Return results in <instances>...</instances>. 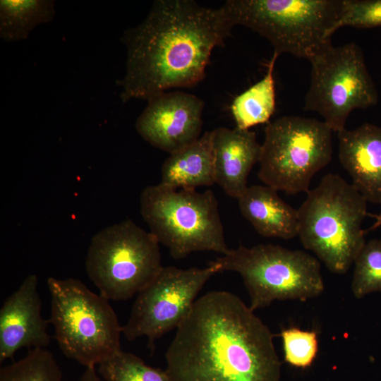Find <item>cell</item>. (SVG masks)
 Returning <instances> with one entry per match:
<instances>
[{
	"instance_id": "cell-1",
	"label": "cell",
	"mask_w": 381,
	"mask_h": 381,
	"mask_svg": "<svg viewBox=\"0 0 381 381\" xmlns=\"http://www.w3.org/2000/svg\"><path fill=\"white\" fill-rule=\"evenodd\" d=\"M273 337L236 295L210 291L176 328L165 371L173 381H279Z\"/></svg>"
},
{
	"instance_id": "cell-2",
	"label": "cell",
	"mask_w": 381,
	"mask_h": 381,
	"mask_svg": "<svg viewBox=\"0 0 381 381\" xmlns=\"http://www.w3.org/2000/svg\"><path fill=\"white\" fill-rule=\"evenodd\" d=\"M233 25L223 6L191 0L155 1L145 19L121 37L126 71L121 99H148L171 88L195 85L205 75L214 47Z\"/></svg>"
},
{
	"instance_id": "cell-3",
	"label": "cell",
	"mask_w": 381,
	"mask_h": 381,
	"mask_svg": "<svg viewBox=\"0 0 381 381\" xmlns=\"http://www.w3.org/2000/svg\"><path fill=\"white\" fill-rule=\"evenodd\" d=\"M367 202L341 176L328 174L298 208V236L330 272L346 273L366 242Z\"/></svg>"
},
{
	"instance_id": "cell-4",
	"label": "cell",
	"mask_w": 381,
	"mask_h": 381,
	"mask_svg": "<svg viewBox=\"0 0 381 381\" xmlns=\"http://www.w3.org/2000/svg\"><path fill=\"white\" fill-rule=\"evenodd\" d=\"M344 0H228L222 6L232 24L267 38L279 56L309 61L332 44L331 30Z\"/></svg>"
},
{
	"instance_id": "cell-5",
	"label": "cell",
	"mask_w": 381,
	"mask_h": 381,
	"mask_svg": "<svg viewBox=\"0 0 381 381\" xmlns=\"http://www.w3.org/2000/svg\"><path fill=\"white\" fill-rule=\"evenodd\" d=\"M140 212L150 231L179 260L200 251L226 255L218 202L211 190L176 189L162 183L145 188Z\"/></svg>"
},
{
	"instance_id": "cell-6",
	"label": "cell",
	"mask_w": 381,
	"mask_h": 381,
	"mask_svg": "<svg viewBox=\"0 0 381 381\" xmlns=\"http://www.w3.org/2000/svg\"><path fill=\"white\" fill-rule=\"evenodd\" d=\"M49 322L62 353L85 368H95L121 349L123 333L109 300L73 278L49 277Z\"/></svg>"
},
{
	"instance_id": "cell-7",
	"label": "cell",
	"mask_w": 381,
	"mask_h": 381,
	"mask_svg": "<svg viewBox=\"0 0 381 381\" xmlns=\"http://www.w3.org/2000/svg\"><path fill=\"white\" fill-rule=\"evenodd\" d=\"M214 262L220 272L240 274L253 311L274 301H304L318 296L325 289L320 260L301 250L274 244L239 246Z\"/></svg>"
},
{
	"instance_id": "cell-8",
	"label": "cell",
	"mask_w": 381,
	"mask_h": 381,
	"mask_svg": "<svg viewBox=\"0 0 381 381\" xmlns=\"http://www.w3.org/2000/svg\"><path fill=\"white\" fill-rule=\"evenodd\" d=\"M332 131L323 121L284 116L269 122L261 144L258 177L276 190L308 193L314 175L331 161Z\"/></svg>"
},
{
	"instance_id": "cell-9",
	"label": "cell",
	"mask_w": 381,
	"mask_h": 381,
	"mask_svg": "<svg viewBox=\"0 0 381 381\" xmlns=\"http://www.w3.org/2000/svg\"><path fill=\"white\" fill-rule=\"evenodd\" d=\"M159 243L150 232L126 219L92 238L87 275L107 300L125 301L145 288L162 268Z\"/></svg>"
},
{
	"instance_id": "cell-10",
	"label": "cell",
	"mask_w": 381,
	"mask_h": 381,
	"mask_svg": "<svg viewBox=\"0 0 381 381\" xmlns=\"http://www.w3.org/2000/svg\"><path fill=\"white\" fill-rule=\"evenodd\" d=\"M311 71L304 109L318 112L332 131L339 132L351 112L378 102V92L363 53L354 42L332 43L310 61Z\"/></svg>"
},
{
	"instance_id": "cell-11",
	"label": "cell",
	"mask_w": 381,
	"mask_h": 381,
	"mask_svg": "<svg viewBox=\"0 0 381 381\" xmlns=\"http://www.w3.org/2000/svg\"><path fill=\"white\" fill-rule=\"evenodd\" d=\"M219 266L214 261L204 268L162 267L140 292L123 327L129 341L145 337L152 350L156 339L176 329L190 312L196 297Z\"/></svg>"
},
{
	"instance_id": "cell-12",
	"label": "cell",
	"mask_w": 381,
	"mask_h": 381,
	"mask_svg": "<svg viewBox=\"0 0 381 381\" xmlns=\"http://www.w3.org/2000/svg\"><path fill=\"white\" fill-rule=\"evenodd\" d=\"M203 108L202 100L195 95L167 91L147 99L135 129L150 145L170 155L200 137Z\"/></svg>"
},
{
	"instance_id": "cell-13",
	"label": "cell",
	"mask_w": 381,
	"mask_h": 381,
	"mask_svg": "<svg viewBox=\"0 0 381 381\" xmlns=\"http://www.w3.org/2000/svg\"><path fill=\"white\" fill-rule=\"evenodd\" d=\"M37 284V277L28 275L0 309L1 363L19 349H45L50 343L49 321L41 314Z\"/></svg>"
},
{
	"instance_id": "cell-14",
	"label": "cell",
	"mask_w": 381,
	"mask_h": 381,
	"mask_svg": "<svg viewBox=\"0 0 381 381\" xmlns=\"http://www.w3.org/2000/svg\"><path fill=\"white\" fill-rule=\"evenodd\" d=\"M337 135L339 159L352 186L367 202L381 206V127L365 123Z\"/></svg>"
},
{
	"instance_id": "cell-15",
	"label": "cell",
	"mask_w": 381,
	"mask_h": 381,
	"mask_svg": "<svg viewBox=\"0 0 381 381\" xmlns=\"http://www.w3.org/2000/svg\"><path fill=\"white\" fill-rule=\"evenodd\" d=\"M211 133L215 183L238 199L248 187V177L259 162L261 145L250 130L219 127Z\"/></svg>"
},
{
	"instance_id": "cell-16",
	"label": "cell",
	"mask_w": 381,
	"mask_h": 381,
	"mask_svg": "<svg viewBox=\"0 0 381 381\" xmlns=\"http://www.w3.org/2000/svg\"><path fill=\"white\" fill-rule=\"evenodd\" d=\"M237 200L241 214L260 236L284 240L298 236V210L285 202L275 189L253 185Z\"/></svg>"
},
{
	"instance_id": "cell-17",
	"label": "cell",
	"mask_w": 381,
	"mask_h": 381,
	"mask_svg": "<svg viewBox=\"0 0 381 381\" xmlns=\"http://www.w3.org/2000/svg\"><path fill=\"white\" fill-rule=\"evenodd\" d=\"M161 183L174 188L188 190L215 183L211 131L170 154L161 168Z\"/></svg>"
},
{
	"instance_id": "cell-18",
	"label": "cell",
	"mask_w": 381,
	"mask_h": 381,
	"mask_svg": "<svg viewBox=\"0 0 381 381\" xmlns=\"http://www.w3.org/2000/svg\"><path fill=\"white\" fill-rule=\"evenodd\" d=\"M279 55L273 53L266 74L256 83L236 96L231 106L236 128H250L267 123L274 112L276 105L274 68Z\"/></svg>"
},
{
	"instance_id": "cell-19",
	"label": "cell",
	"mask_w": 381,
	"mask_h": 381,
	"mask_svg": "<svg viewBox=\"0 0 381 381\" xmlns=\"http://www.w3.org/2000/svg\"><path fill=\"white\" fill-rule=\"evenodd\" d=\"M55 16L52 0H1L0 37L6 42L26 39L37 25Z\"/></svg>"
},
{
	"instance_id": "cell-20",
	"label": "cell",
	"mask_w": 381,
	"mask_h": 381,
	"mask_svg": "<svg viewBox=\"0 0 381 381\" xmlns=\"http://www.w3.org/2000/svg\"><path fill=\"white\" fill-rule=\"evenodd\" d=\"M0 381H62V372L49 351L32 349L23 358L1 367Z\"/></svg>"
},
{
	"instance_id": "cell-21",
	"label": "cell",
	"mask_w": 381,
	"mask_h": 381,
	"mask_svg": "<svg viewBox=\"0 0 381 381\" xmlns=\"http://www.w3.org/2000/svg\"><path fill=\"white\" fill-rule=\"evenodd\" d=\"M98 373L105 381H173L165 370L151 367L122 350L99 364Z\"/></svg>"
},
{
	"instance_id": "cell-22",
	"label": "cell",
	"mask_w": 381,
	"mask_h": 381,
	"mask_svg": "<svg viewBox=\"0 0 381 381\" xmlns=\"http://www.w3.org/2000/svg\"><path fill=\"white\" fill-rule=\"evenodd\" d=\"M351 291L356 298L381 292V239L365 242L354 262Z\"/></svg>"
},
{
	"instance_id": "cell-23",
	"label": "cell",
	"mask_w": 381,
	"mask_h": 381,
	"mask_svg": "<svg viewBox=\"0 0 381 381\" xmlns=\"http://www.w3.org/2000/svg\"><path fill=\"white\" fill-rule=\"evenodd\" d=\"M284 358L289 365L306 368L314 362L318 351L315 331L302 330L297 327L284 329L281 332Z\"/></svg>"
},
{
	"instance_id": "cell-24",
	"label": "cell",
	"mask_w": 381,
	"mask_h": 381,
	"mask_svg": "<svg viewBox=\"0 0 381 381\" xmlns=\"http://www.w3.org/2000/svg\"><path fill=\"white\" fill-rule=\"evenodd\" d=\"M346 26L381 27V0H344L343 11L331 30V35Z\"/></svg>"
},
{
	"instance_id": "cell-25",
	"label": "cell",
	"mask_w": 381,
	"mask_h": 381,
	"mask_svg": "<svg viewBox=\"0 0 381 381\" xmlns=\"http://www.w3.org/2000/svg\"><path fill=\"white\" fill-rule=\"evenodd\" d=\"M78 381H102L95 368H86Z\"/></svg>"
},
{
	"instance_id": "cell-26",
	"label": "cell",
	"mask_w": 381,
	"mask_h": 381,
	"mask_svg": "<svg viewBox=\"0 0 381 381\" xmlns=\"http://www.w3.org/2000/svg\"><path fill=\"white\" fill-rule=\"evenodd\" d=\"M367 216L370 217L375 220L373 226L370 229V230L381 226V211L379 214H371L368 212Z\"/></svg>"
}]
</instances>
